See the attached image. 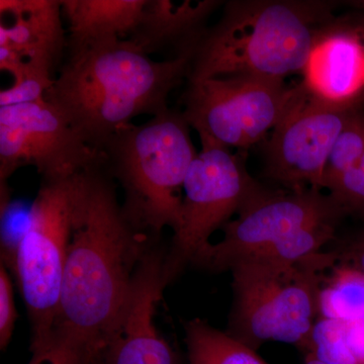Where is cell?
Returning a JSON list of instances; mask_svg holds the SVG:
<instances>
[{
  "label": "cell",
  "instance_id": "obj_1",
  "mask_svg": "<svg viewBox=\"0 0 364 364\" xmlns=\"http://www.w3.org/2000/svg\"><path fill=\"white\" fill-rule=\"evenodd\" d=\"M149 234L127 219L114 179L98 160L81 174L56 322L49 342L83 364L130 298Z\"/></svg>",
  "mask_w": 364,
  "mask_h": 364
},
{
  "label": "cell",
  "instance_id": "obj_2",
  "mask_svg": "<svg viewBox=\"0 0 364 364\" xmlns=\"http://www.w3.org/2000/svg\"><path fill=\"white\" fill-rule=\"evenodd\" d=\"M191 60H154L131 40L109 38L67 46L45 100L98 153L141 114L169 109L170 93L188 77Z\"/></svg>",
  "mask_w": 364,
  "mask_h": 364
},
{
  "label": "cell",
  "instance_id": "obj_3",
  "mask_svg": "<svg viewBox=\"0 0 364 364\" xmlns=\"http://www.w3.org/2000/svg\"><path fill=\"white\" fill-rule=\"evenodd\" d=\"M335 2L234 0L198 43L188 82L247 75L284 80L303 72L321 31L335 20Z\"/></svg>",
  "mask_w": 364,
  "mask_h": 364
},
{
  "label": "cell",
  "instance_id": "obj_4",
  "mask_svg": "<svg viewBox=\"0 0 364 364\" xmlns=\"http://www.w3.org/2000/svg\"><path fill=\"white\" fill-rule=\"evenodd\" d=\"M189 128L182 112L168 109L119 129L98 152L123 188L127 219L152 237L178 229L184 181L198 155Z\"/></svg>",
  "mask_w": 364,
  "mask_h": 364
},
{
  "label": "cell",
  "instance_id": "obj_5",
  "mask_svg": "<svg viewBox=\"0 0 364 364\" xmlns=\"http://www.w3.org/2000/svg\"><path fill=\"white\" fill-rule=\"evenodd\" d=\"M336 251L299 261L244 258L232 265L234 303L228 334L250 348L275 341L303 348L318 318L326 273Z\"/></svg>",
  "mask_w": 364,
  "mask_h": 364
},
{
  "label": "cell",
  "instance_id": "obj_6",
  "mask_svg": "<svg viewBox=\"0 0 364 364\" xmlns=\"http://www.w3.org/2000/svg\"><path fill=\"white\" fill-rule=\"evenodd\" d=\"M81 174L42 181L18 241L13 272L30 318L31 349L50 341L56 322Z\"/></svg>",
  "mask_w": 364,
  "mask_h": 364
},
{
  "label": "cell",
  "instance_id": "obj_7",
  "mask_svg": "<svg viewBox=\"0 0 364 364\" xmlns=\"http://www.w3.org/2000/svg\"><path fill=\"white\" fill-rule=\"evenodd\" d=\"M301 85L247 75L188 82L182 112L202 147L245 149L260 142L293 107Z\"/></svg>",
  "mask_w": 364,
  "mask_h": 364
},
{
  "label": "cell",
  "instance_id": "obj_8",
  "mask_svg": "<svg viewBox=\"0 0 364 364\" xmlns=\"http://www.w3.org/2000/svg\"><path fill=\"white\" fill-rule=\"evenodd\" d=\"M262 188L249 176L241 155L218 146L202 147L184 181L181 223L165 254L167 284L195 263L212 243L214 232L226 226Z\"/></svg>",
  "mask_w": 364,
  "mask_h": 364
},
{
  "label": "cell",
  "instance_id": "obj_9",
  "mask_svg": "<svg viewBox=\"0 0 364 364\" xmlns=\"http://www.w3.org/2000/svg\"><path fill=\"white\" fill-rule=\"evenodd\" d=\"M342 208L322 189L306 188L277 193L263 188L228 223L224 237L210 243L193 264L212 270H229L237 261L269 247L296 232L322 224L338 223Z\"/></svg>",
  "mask_w": 364,
  "mask_h": 364
},
{
  "label": "cell",
  "instance_id": "obj_10",
  "mask_svg": "<svg viewBox=\"0 0 364 364\" xmlns=\"http://www.w3.org/2000/svg\"><path fill=\"white\" fill-rule=\"evenodd\" d=\"M100 154L47 100L0 107V182L33 166L43 181L77 176Z\"/></svg>",
  "mask_w": 364,
  "mask_h": 364
},
{
  "label": "cell",
  "instance_id": "obj_11",
  "mask_svg": "<svg viewBox=\"0 0 364 364\" xmlns=\"http://www.w3.org/2000/svg\"><path fill=\"white\" fill-rule=\"evenodd\" d=\"M296 102L267 143V176L289 191L322 188L326 162L352 112L311 97L301 85Z\"/></svg>",
  "mask_w": 364,
  "mask_h": 364
},
{
  "label": "cell",
  "instance_id": "obj_12",
  "mask_svg": "<svg viewBox=\"0 0 364 364\" xmlns=\"http://www.w3.org/2000/svg\"><path fill=\"white\" fill-rule=\"evenodd\" d=\"M164 259L157 248L148 251L123 312L83 364H177L176 352L155 325L157 305L167 286Z\"/></svg>",
  "mask_w": 364,
  "mask_h": 364
},
{
  "label": "cell",
  "instance_id": "obj_13",
  "mask_svg": "<svg viewBox=\"0 0 364 364\" xmlns=\"http://www.w3.org/2000/svg\"><path fill=\"white\" fill-rule=\"evenodd\" d=\"M62 14L61 0L0 1V68L13 82L52 87L68 46Z\"/></svg>",
  "mask_w": 364,
  "mask_h": 364
},
{
  "label": "cell",
  "instance_id": "obj_14",
  "mask_svg": "<svg viewBox=\"0 0 364 364\" xmlns=\"http://www.w3.org/2000/svg\"><path fill=\"white\" fill-rule=\"evenodd\" d=\"M311 97L338 107H361L364 100V26L333 20L321 31L303 71Z\"/></svg>",
  "mask_w": 364,
  "mask_h": 364
},
{
  "label": "cell",
  "instance_id": "obj_15",
  "mask_svg": "<svg viewBox=\"0 0 364 364\" xmlns=\"http://www.w3.org/2000/svg\"><path fill=\"white\" fill-rule=\"evenodd\" d=\"M222 4L218 0H147L140 23L128 39L148 56L170 51L173 59L191 62L208 31V18Z\"/></svg>",
  "mask_w": 364,
  "mask_h": 364
},
{
  "label": "cell",
  "instance_id": "obj_16",
  "mask_svg": "<svg viewBox=\"0 0 364 364\" xmlns=\"http://www.w3.org/2000/svg\"><path fill=\"white\" fill-rule=\"evenodd\" d=\"M147 0H61L69 23L68 45L129 37L140 23Z\"/></svg>",
  "mask_w": 364,
  "mask_h": 364
},
{
  "label": "cell",
  "instance_id": "obj_17",
  "mask_svg": "<svg viewBox=\"0 0 364 364\" xmlns=\"http://www.w3.org/2000/svg\"><path fill=\"white\" fill-rule=\"evenodd\" d=\"M318 317L364 322V272L339 261L330 268L318 294Z\"/></svg>",
  "mask_w": 364,
  "mask_h": 364
},
{
  "label": "cell",
  "instance_id": "obj_18",
  "mask_svg": "<svg viewBox=\"0 0 364 364\" xmlns=\"http://www.w3.org/2000/svg\"><path fill=\"white\" fill-rule=\"evenodd\" d=\"M189 364H268L227 332L193 318L184 325Z\"/></svg>",
  "mask_w": 364,
  "mask_h": 364
},
{
  "label": "cell",
  "instance_id": "obj_19",
  "mask_svg": "<svg viewBox=\"0 0 364 364\" xmlns=\"http://www.w3.org/2000/svg\"><path fill=\"white\" fill-rule=\"evenodd\" d=\"M364 155V111L352 112L333 145L323 176L322 188L329 189L345 172L355 166Z\"/></svg>",
  "mask_w": 364,
  "mask_h": 364
},
{
  "label": "cell",
  "instance_id": "obj_20",
  "mask_svg": "<svg viewBox=\"0 0 364 364\" xmlns=\"http://www.w3.org/2000/svg\"><path fill=\"white\" fill-rule=\"evenodd\" d=\"M328 191L345 215H352L364 223V155Z\"/></svg>",
  "mask_w": 364,
  "mask_h": 364
},
{
  "label": "cell",
  "instance_id": "obj_21",
  "mask_svg": "<svg viewBox=\"0 0 364 364\" xmlns=\"http://www.w3.org/2000/svg\"><path fill=\"white\" fill-rule=\"evenodd\" d=\"M16 321L14 286L4 263L0 265V347L6 349L13 337Z\"/></svg>",
  "mask_w": 364,
  "mask_h": 364
},
{
  "label": "cell",
  "instance_id": "obj_22",
  "mask_svg": "<svg viewBox=\"0 0 364 364\" xmlns=\"http://www.w3.org/2000/svg\"><path fill=\"white\" fill-rule=\"evenodd\" d=\"M334 250L339 262L346 263L364 272V230Z\"/></svg>",
  "mask_w": 364,
  "mask_h": 364
},
{
  "label": "cell",
  "instance_id": "obj_23",
  "mask_svg": "<svg viewBox=\"0 0 364 364\" xmlns=\"http://www.w3.org/2000/svg\"><path fill=\"white\" fill-rule=\"evenodd\" d=\"M31 351L32 358L28 364H75L69 354L54 342L31 349Z\"/></svg>",
  "mask_w": 364,
  "mask_h": 364
},
{
  "label": "cell",
  "instance_id": "obj_24",
  "mask_svg": "<svg viewBox=\"0 0 364 364\" xmlns=\"http://www.w3.org/2000/svg\"><path fill=\"white\" fill-rule=\"evenodd\" d=\"M304 364H326L322 363V361H318V359L313 358L312 355H309V354H305V363Z\"/></svg>",
  "mask_w": 364,
  "mask_h": 364
},
{
  "label": "cell",
  "instance_id": "obj_25",
  "mask_svg": "<svg viewBox=\"0 0 364 364\" xmlns=\"http://www.w3.org/2000/svg\"><path fill=\"white\" fill-rule=\"evenodd\" d=\"M349 4H351L352 6L356 7V9H359V11L364 13V0H358V1H350Z\"/></svg>",
  "mask_w": 364,
  "mask_h": 364
}]
</instances>
